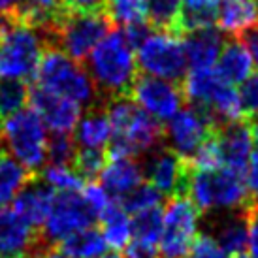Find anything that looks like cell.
I'll list each match as a JSON object with an SVG mask.
<instances>
[{
    "instance_id": "obj_45",
    "label": "cell",
    "mask_w": 258,
    "mask_h": 258,
    "mask_svg": "<svg viewBox=\"0 0 258 258\" xmlns=\"http://www.w3.org/2000/svg\"><path fill=\"white\" fill-rule=\"evenodd\" d=\"M236 258H256V256H252V254H249V252L245 251V252H241L239 256H236Z\"/></svg>"
},
{
    "instance_id": "obj_37",
    "label": "cell",
    "mask_w": 258,
    "mask_h": 258,
    "mask_svg": "<svg viewBox=\"0 0 258 258\" xmlns=\"http://www.w3.org/2000/svg\"><path fill=\"white\" fill-rule=\"evenodd\" d=\"M186 258H228V254L222 251L209 234H198L194 237Z\"/></svg>"
},
{
    "instance_id": "obj_30",
    "label": "cell",
    "mask_w": 258,
    "mask_h": 258,
    "mask_svg": "<svg viewBox=\"0 0 258 258\" xmlns=\"http://www.w3.org/2000/svg\"><path fill=\"white\" fill-rule=\"evenodd\" d=\"M55 192H79L85 181L79 175L72 166H58V164H47L42 168V172L38 173Z\"/></svg>"
},
{
    "instance_id": "obj_44",
    "label": "cell",
    "mask_w": 258,
    "mask_h": 258,
    "mask_svg": "<svg viewBox=\"0 0 258 258\" xmlns=\"http://www.w3.org/2000/svg\"><path fill=\"white\" fill-rule=\"evenodd\" d=\"M98 258H121V256H119L117 252H104V254H102V256H98Z\"/></svg>"
},
{
    "instance_id": "obj_3",
    "label": "cell",
    "mask_w": 258,
    "mask_h": 258,
    "mask_svg": "<svg viewBox=\"0 0 258 258\" xmlns=\"http://www.w3.org/2000/svg\"><path fill=\"white\" fill-rule=\"evenodd\" d=\"M186 198L200 213H234L252 202L241 175L226 168L194 170L190 166Z\"/></svg>"
},
{
    "instance_id": "obj_18",
    "label": "cell",
    "mask_w": 258,
    "mask_h": 258,
    "mask_svg": "<svg viewBox=\"0 0 258 258\" xmlns=\"http://www.w3.org/2000/svg\"><path fill=\"white\" fill-rule=\"evenodd\" d=\"M181 43L185 49L186 64L190 70H206L213 68L222 49V32L217 27L211 29L192 30L181 36Z\"/></svg>"
},
{
    "instance_id": "obj_11",
    "label": "cell",
    "mask_w": 258,
    "mask_h": 258,
    "mask_svg": "<svg viewBox=\"0 0 258 258\" xmlns=\"http://www.w3.org/2000/svg\"><path fill=\"white\" fill-rule=\"evenodd\" d=\"M128 98L158 122L170 121L185 102L181 85L147 74H138L130 87Z\"/></svg>"
},
{
    "instance_id": "obj_4",
    "label": "cell",
    "mask_w": 258,
    "mask_h": 258,
    "mask_svg": "<svg viewBox=\"0 0 258 258\" xmlns=\"http://www.w3.org/2000/svg\"><path fill=\"white\" fill-rule=\"evenodd\" d=\"M34 85L51 94H57L60 98L76 102L78 106L87 109L102 102L85 66L72 60L55 47L43 51Z\"/></svg>"
},
{
    "instance_id": "obj_22",
    "label": "cell",
    "mask_w": 258,
    "mask_h": 258,
    "mask_svg": "<svg viewBox=\"0 0 258 258\" xmlns=\"http://www.w3.org/2000/svg\"><path fill=\"white\" fill-rule=\"evenodd\" d=\"M247 208L241 211H234V213H224L221 219H217L215 236L211 237L228 256H239L247 249V237H249Z\"/></svg>"
},
{
    "instance_id": "obj_5",
    "label": "cell",
    "mask_w": 258,
    "mask_h": 258,
    "mask_svg": "<svg viewBox=\"0 0 258 258\" xmlns=\"http://www.w3.org/2000/svg\"><path fill=\"white\" fill-rule=\"evenodd\" d=\"M0 144L30 173L40 172L47 160L45 124L32 108L21 109L0 124Z\"/></svg>"
},
{
    "instance_id": "obj_28",
    "label": "cell",
    "mask_w": 258,
    "mask_h": 258,
    "mask_svg": "<svg viewBox=\"0 0 258 258\" xmlns=\"http://www.w3.org/2000/svg\"><path fill=\"white\" fill-rule=\"evenodd\" d=\"M130 232H132V241L158 249V241H160V234H162V211H160V208L134 215V219L130 221Z\"/></svg>"
},
{
    "instance_id": "obj_20",
    "label": "cell",
    "mask_w": 258,
    "mask_h": 258,
    "mask_svg": "<svg viewBox=\"0 0 258 258\" xmlns=\"http://www.w3.org/2000/svg\"><path fill=\"white\" fill-rule=\"evenodd\" d=\"M215 64V72L219 74V78L228 85H236L251 78L254 62L245 43L239 38H230L228 42L222 43Z\"/></svg>"
},
{
    "instance_id": "obj_8",
    "label": "cell",
    "mask_w": 258,
    "mask_h": 258,
    "mask_svg": "<svg viewBox=\"0 0 258 258\" xmlns=\"http://www.w3.org/2000/svg\"><path fill=\"white\" fill-rule=\"evenodd\" d=\"M200 211L186 196L170 198L162 213V234L158 258H186L194 237L198 236Z\"/></svg>"
},
{
    "instance_id": "obj_41",
    "label": "cell",
    "mask_w": 258,
    "mask_h": 258,
    "mask_svg": "<svg viewBox=\"0 0 258 258\" xmlns=\"http://www.w3.org/2000/svg\"><path fill=\"white\" fill-rule=\"evenodd\" d=\"M239 40L245 43V47L251 53L252 62H256V66H258V25H254L252 29L243 32V34L239 36Z\"/></svg>"
},
{
    "instance_id": "obj_33",
    "label": "cell",
    "mask_w": 258,
    "mask_h": 258,
    "mask_svg": "<svg viewBox=\"0 0 258 258\" xmlns=\"http://www.w3.org/2000/svg\"><path fill=\"white\" fill-rule=\"evenodd\" d=\"M108 160V151L98 149H76L72 168L85 179H94L96 175H100L102 168L106 166Z\"/></svg>"
},
{
    "instance_id": "obj_21",
    "label": "cell",
    "mask_w": 258,
    "mask_h": 258,
    "mask_svg": "<svg viewBox=\"0 0 258 258\" xmlns=\"http://www.w3.org/2000/svg\"><path fill=\"white\" fill-rule=\"evenodd\" d=\"M217 25L230 38H239L258 25V0H219Z\"/></svg>"
},
{
    "instance_id": "obj_2",
    "label": "cell",
    "mask_w": 258,
    "mask_h": 258,
    "mask_svg": "<svg viewBox=\"0 0 258 258\" xmlns=\"http://www.w3.org/2000/svg\"><path fill=\"white\" fill-rule=\"evenodd\" d=\"M45 49L49 47L40 30L19 21L15 14L0 15V78L29 83Z\"/></svg>"
},
{
    "instance_id": "obj_23",
    "label": "cell",
    "mask_w": 258,
    "mask_h": 258,
    "mask_svg": "<svg viewBox=\"0 0 258 258\" xmlns=\"http://www.w3.org/2000/svg\"><path fill=\"white\" fill-rule=\"evenodd\" d=\"M100 221L102 237L106 245H109L113 251H124L132 239V232H130V217L122 209L121 202L113 198L106 211L100 215Z\"/></svg>"
},
{
    "instance_id": "obj_35",
    "label": "cell",
    "mask_w": 258,
    "mask_h": 258,
    "mask_svg": "<svg viewBox=\"0 0 258 258\" xmlns=\"http://www.w3.org/2000/svg\"><path fill=\"white\" fill-rule=\"evenodd\" d=\"M81 196H83V200L87 202L89 209L93 211L94 219H100V215L106 211V208H108L109 204H111V200H113V198L104 190V186L98 185L96 181L87 183V185L83 186Z\"/></svg>"
},
{
    "instance_id": "obj_39",
    "label": "cell",
    "mask_w": 258,
    "mask_h": 258,
    "mask_svg": "<svg viewBox=\"0 0 258 258\" xmlns=\"http://www.w3.org/2000/svg\"><path fill=\"white\" fill-rule=\"evenodd\" d=\"M247 224H249V237H247L249 254L258 258V202L256 200H252L251 206L247 208Z\"/></svg>"
},
{
    "instance_id": "obj_24",
    "label": "cell",
    "mask_w": 258,
    "mask_h": 258,
    "mask_svg": "<svg viewBox=\"0 0 258 258\" xmlns=\"http://www.w3.org/2000/svg\"><path fill=\"white\" fill-rule=\"evenodd\" d=\"M145 23L155 32L181 38V0H145Z\"/></svg>"
},
{
    "instance_id": "obj_32",
    "label": "cell",
    "mask_w": 258,
    "mask_h": 258,
    "mask_svg": "<svg viewBox=\"0 0 258 258\" xmlns=\"http://www.w3.org/2000/svg\"><path fill=\"white\" fill-rule=\"evenodd\" d=\"M121 202L122 209L126 213L138 215V213H144L149 209H155L160 206L162 202V194L158 192L157 188H153L149 183H142L140 186H136L130 194H126Z\"/></svg>"
},
{
    "instance_id": "obj_26",
    "label": "cell",
    "mask_w": 258,
    "mask_h": 258,
    "mask_svg": "<svg viewBox=\"0 0 258 258\" xmlns=\"http://www.w3.org/2000/svg\"><path fill=\"white\" fill-rule=\"evenodd\" d=\"M217 10L219 0H181V36L215 27Z\"/></svg>"
},
{
    "instance_id": "obj_34",
    "label": "cell",
    "mask_w": 258,
    "mask_h": 258,
    "mask_svg": "<svg viewBox=\"0 0 258 258\" xmlns=\"http://www.w3.org/2000/svg\"><path fill=\"white\" fill-rule=\"evenodd\" d=\"M76 144L70 134H53L47 138V164L72 166Z\"/></svg>"
},
{
    "instance_id": "obj_43",
    "label": "cell",
    "mask_w": 258,
    "mask_h": 258,
    "mask_svg": "<svg viewBox=\"0 0 258 258\" xmlns=\"http://www.w3.org/2000/svg\"><path fill=\"white\" fill-rule=\"evenodd\" d=\"M249 121V126H251V134H252V140H256L258 142V115L251 117V119H247Z\"/></svg>"
},
{
    "instance_id": "obj_15",
    "label": "cell",
    "mask_w": 258,
    "mask_h": 258,
    "mask_svg": "<svg viewBox=\"0 0 258 258\" xmlns=\"http://www.w3.org/2000/svg\"><path fill=\"white\" fill-rule=\"evenodd\" d=\"M29 102L30 108L40 115L43 124L53 130V134H70L81 119V106L36 85L29 89Z\"/></svg>"
},
{
    "instance_id": "obj_16",
    "label": "cell",
    "mask_w": 258,
    "mask_h": 258,
    "mask_svg": "<svg viewBox=\"0 0 258 258\" xmlns=\"http://www.w3.org/2000/svg\"><path fill=\"white\" fill-rule=\"evenodd\" d=\"M53 200H55V190L36 173V175H32V179L27 185L23 186L21 192L15 196L14 211L29 226L42 230L47 217H49Z\"/></svg>"
},
{
    "instance_id": "obj_7",
    "label": "cell",
    "mask_w": 258,
    "mask_h": 258,
    "mask_svg": "<svg viewBox=\"0 0 258 258\" xmlns=\"http://www.w3.org/2000/svg\"><path fill=\"white\" fill-rule=\"evenodd\" d=\"M140 74L181 85L186 76V57L181 38L164 32H151L136 49Z\"/></svg>"
},
{
    "instance_id": "obj_29",
    "label": "cell",
    "mask_w": 258,
    "mask_h": 258,
    "mask_svg": "<svg viewBox=\"0 0 258 258\" xmlns=\"http://www.w3.org/2000/svg\"><path fill=\"white\" fill-rule=\"evenodd\" d=\"M29 83L17 79H0V124L25 109L29 102Z\"/></svg>"
},
{
    "instance_id": "obj_17",
    "label": "cell",
    "mask_w": 258,
    "mask_h": 258,
    "mask_svg": "<svg viewBox=\"0 0 258 258\" xmlns=\"http://www.w3.org/2000/svg\"><path fill=\"white\" fill-rule=\"evenodd\" d=\"M100 181L104 190L111 198L122 200L126 194L142 185L144 181L142 164L132 157H108L106 166L100 172Z\"/></svg>"
},
{
    "instance_id": "obj_27",
    "label": "cell",
    "mask_w": 258,
    "mask_h": 258,
    "mask_svg": "<svg viewBox=\"0 0 258 258\" xmlns=\"http://www.w3.org/2000/svg\"><path fill=\"white\" fill-rule=\"evenodd\" d=\"M60 251L72 258H98L106 252V241L98 228H87L68 236L57 245Z\"/></svg>"
},
{
    "instance_id": "obj_13",
    "label": "cell",
    "mask_w": 258,
    "mask_h": 258,
    "mask_svg": "<svg viewBox=\"0 0 258 258\" xmlns=\"http://www.w3.org/2000/svg\"><path fill=\"white\" fill-rule=\"evenodd\" d=\"M49 249L42 230L29 226L14 209L0 208V258H42Z\"/></svg>"
},
{
    "instance_id": "obj_46",
    "label": "cell",
    "mask_w": 258,
    "mask_h": 258,
    "mask_svg": "<svg viewBox=\"0 0 258 258\" xmlns=\"http://www.w3.org/2000/svg\"><path fill=\"white\" fill-rule=\"evenodd\" d=\"M0 151H4V149H2V144H0Z\"/></svg>"
},
{
    "instance_id": "obj_6",
    "label": "cell",
    "mask_w": 258,
    "mask_h": 258,
    "mask_svg": "<svg viewBox=\"0 0 258 258\" xmlns=\"http://www.w3.org/2000/svg\"><path fill=\"white\" fill-rule=\"evenodd\" d=\"M113 29L108 14H72L62 10L49 32V47L83 64L96 43Z\"/></svg>"
},
{
    "instance_id": "obj_42",
    "label": "cell",
    "mask_w": 258,
    "mask_h": 258,
    "mask_svg": "<svg viewBox=\"0 0 258 258\" xmlns=\"http://www.w3.org/2000/svg\"><path fill=\"white\" fill-rule=\"evenodd\" d=\"M42 258H72V256H68V254H64V252L60 251L58 247H53V249H49V251L45 252Z\"/></svg>"
},
{
    "instance_id": "obj_9",
    "label": "cell",
    "mask_w": 258,
    "mask_h": 258,
    "mask_svg": "<svg viewBox=\"0 0 258 258\" xmlns=\"http://www.w3.org/2000/svg\"><path fill=\"white\" fill-rule=\"evenodd\" d=\"M215 126L217 122L209 111L188 106L179 109L168 121V126L164 128V140L175 155L188 162L202 147V144L211 136Z\"/></svg>"
},
{
    "instance_id": "obj_36",
    "label": "cell",
    "mask_w": 258,
    "mask_h": 258,
    "mask_svg": "<svg viewBox=\"0 0 258 258\" xmlns=\"http://www.w3.org/2000/svg\"><path fill=\"white\" fill-rule=\"evenodd\" d=\"M237 94H239V104H241L245 119L258 115V72L252 74L249 79H245L241 83V91Z\"/></svg>"
},
{
    "instance_id": "obj_40",
    "label": "cell",
    "mask_w": 258,
    "mask_h": 258,
    "mask_svg": "<svg viewBox=\"0 0 258 258\" xmlns=\"http://www.w3.org/2000/svg\"><path fill=\"white\" fill-rule=\"evenodd\" d=\"M245 175H247V185L245 186L252 196V200L258 202V149H252Z\"/></svg>"
},
{
    "instance_id": "obj_10",
    "label": "cell",
    "mask_w": 258,
    "mask_h": 258,
    "mask_svg": "<svg viewBox=\"0 0 258 258\" xmlns=\"http://www.w3.org/2000/svg\"><path fill=\"white\" fill-rule=\"evenodd\" d=\"M94 215L81 192H57L42 236L49 247H57L68 236L93 226Z\"/></svg>"
},
{
    "instance_id": "obj_31",
    "label": "cell",
    "mask_w": 258,
    "mask_h": 258,
    "mask_svg": "<svg viewBox=\"0 0 258 258\" xmlns=\"http://www.w3.org/2000/svg\"><path fill=\"white\" fill-rule=\"evenodd\" d=\"M106 14L113 25H134L145 21V0H108Z\"/></svg>"
},
{
    "instance_id": "obj_12",
    "label": "cell",
    "mask_w": 258,
    "mask_h": 258,
    "mask_svg": "<svg viewBox=\"0 0 258 258\" xmlns=\"http://www.w3.org/2000/svg\"><path fill=\"white\" fill-rule=\"evenodd\" d=\"M142 172L149 185L166 198L186 196L190 164L179 155H175L168 145H160L149 155H145Z\"/></svg>"
},
{
    "instance_id": "obj_38",
    "label": "cell",
    "mask_w": 258,
    "mask_h": 258,
    "mask_svg": "<svg viewBox=\"0 0 258 258\" xmlns=\"http://www.w3.org/2000/svg\"><path fill=\"white\" fill-rule=\"evenodd\" d=\"M108 0H62V8L72 14H106Z\"/></svg>"
},
{
    "instance_id": "obj_19",
    "label": "cell",
    "mask_w": 258,
    "mask_h": 258,
    "mask_svg": "<svg viewBox=\"0 0 258 258\" xmlns=\"http://www.w3.org/2000/svg\"><path fill=\"white\" fill-rule=\"evenodd\" d=\"M109 140H111V124H109L104 102H100L87 109V113L79 119L74 144H76V149L108 151Z\"/></svg>"
},
{
    "instance_id": "obj_1",
    "label": "cell",
    "mask_w": 258,
    "mask_h": 258,
    "mask_svg": "<svg viewBox=\"0 0 258 258\" xmlns=\"http://www.w3.org/2000/svg\"><path fill=\"white\" fill-rule=\"evenodd\" d=\"M83 64H87L85 70L102 102L128 96L130 87L140 74L134 49L126 42L122 30L117 29H111L96 43Z\"/></svg>"
},
{
    "instance_id": "obj_25",
    "label": "cell",
    "mask_w": 258,
    "mask_h": 258,
    "mask_svg": "<svg viewBox=\"0 0 258 258\" xmlns=\"http://www.w3.org/2000/svg\"><path fill=\"white\" fill-rule=\"evenodd\" d=\"M36 173L23 168L12 155L0 151V208H6Z\"/></svg>"
},
{
    "instance_id": "obj_14",
    "label": "cell",
    "mask_w": 258,
    "mask_h": 258,
    "mask_svg": "<svg viewBox=\"0 0 258 258\" xmlns=\"http://www.w3.org/2000/svg\"><path fill=\"white\" fill-rule=\"evenodd\" d=\"M215 140L222 168L243 177L247 164L252 153V134L247 119L226 124H219L215 128Z\"/></svg>"
}]
</instances>
